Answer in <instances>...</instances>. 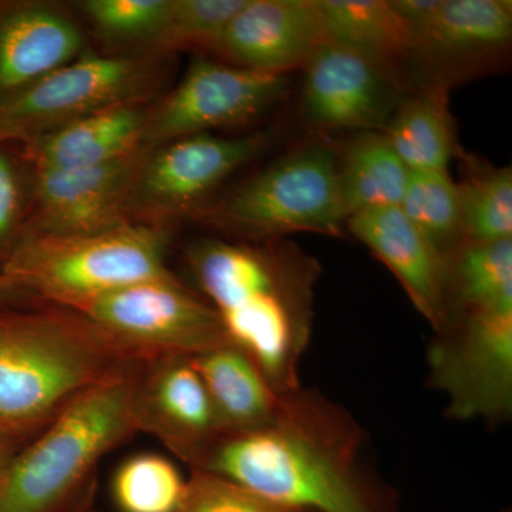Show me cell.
I'll use <instances>...</instances> for the list:
<instances>
[{
  "mask_svg": "<svg viewBox=\"0 0 512 512\" xmlns=\"http://www.w3.org/2000/svg\"><path fill=\"white\" fill-rule=\"evenodd\" d=\"M288 76L241 69L197 56L181 82L148 107L144 148L178 138L247 127L288 93Z\"/></svg>",
  "mask_w": 512,
  "mask_h": 512,
  "instance_id": "obj_11",
  "label": "cell"
},
{
  "mask_svg": "<svg viewBox=\"0 0 512 512\" xmlns=\"http://www.w3.org/2000/svg\"><path fill=\"white\" fill-rule=\"evenodd\" d=\"M185 485L187 480L168 458L143 453L117 468L111 490L123 512H178Z\"/></svg>",
  "mask_w": 512,
  "mask_h": 512,
  "instance_id": "obj_28",
  "label": "cell"
},
{
  "mask_svg": "<svg viewBox=\"0 0 512 512\" xmlns=\"http://www.w3.org/2000/svg\"><path fill=\"white\" fill-rule=\"evenodd\" d=\"M345 227L396 276L431 328H439L446 299V261L402 210L357 212L346 220Z\"/></svg>",
  "mask_w": 512,
  "mask_h": 512,
  "instance_id": "obj_18",
  "label": "cell"
},
{
  "mask_svg": "<svg viewBox=\"0 0 512 512\" xmlns=\"http://www.w3.org/2000/svg\"><path fill=\"white\" fill-rule=\"evenodd\" d=\"M170 229L128 224L76 235L22 234L0 275L33 301L79 313L100 296L171 276Z\"/></svg>",
  "mask_w": 512,
  "mask_h": 512,
  "instance_id": "obj_5",
  "label": "cell"
},
{
  "mask_svg": "<svg viewBox=\"0 0 512 512\" xmlns=\"http://www.w3.org/2000/svg\"><path fill=\"white\" fill-rule=\"evenodd\" d=\"M410 170L383 131H363L339 158V185L346 218L357 212L400 208Z\"/></svg>",
  "mask_w": 512,
  "mask_h": 512,
  "instance_id": "obj_23",
  "label": "cell"
},
{
  "mask_svg": "<svg viewBox=\"0 0 512 512\" xmlns=\"http://www.w3.org/2000/svg\"><path fill=\"white\" fill-rule=\"evenodd\" d=\"M245 0H171L163 29L144 56L173 57L180 52H210Z\"/></svg>",
  "mask_w": 512,
  "mask_h": 512,
  "instance_id": "obj_29",
  "label": "cell"
},
{
  "mask_svg": "<svg viewBox=\"0 0 512 512\" xmlns=\"http://www.w3.org/2000/svg\"><path fill=\"white\" fill-rule=\"evenodd\" d=\"M171 57L86 52L0 100V143L22 144L100 111L156 101Z\"/></svg>",
  "mask_w": 512,
  "mask_h": 512,
  "instance_id": "obj_7",
  "label": "cell"
},
{
  "mask_svg": "<svg viewBox=\"0 0 512 512\" xmlns=\"http://www.w3.org/2000/svg\"><path fill=\"white\" fill-rule=\"evenodd\" d=\"M33 301L28 293L20 291L0 275V308H12Z\"/></svg>",
  "mask_w": 512,
  "mask_h": 512,
  "instance_id": "obj_33",
  "label": "cell"
},
{
  "mask_svg": "<svg viewBox=\"0 0 512 512\" xmlns=\"http://www.w3.org/2000/svg\"><path fill=\"white\" fill-rule=\"evenodd\" d=\"M188 264L231 345L276 393L302 386L299 367L312 339L322 266L295 242H195Z\"/></svg>",
  "mask_w": 512,
  "mask_h": 512,
  "instance_id": "obj_2",
  "label": "cell"
},
{
  "mask_svg": "<svg viewBox=\"0 0 512 512\" xmlns=\"http://www.w3.org/2000/svg\"><path fill=\"white\" fill-rule=\"evenodd\" d=\"M32 168L19 144L0 143V262L16 244L28 217Z\"/></svg>",
  "mask_w": 512,
  "mask_h": 512,
  "instance_id": "obj_30",
  "label": "cell"
},
{
  "mask_svg": "<svg viewBox=\"0 0 512 512\" xmlns=\"http://www.w3.org/2000/svg\"><path fill=\"white\" fill-rule=\"evenodd\" d=\"M134 362L84 387L0 477V512H52L136 427Z\"/></svg>",
  "mask_w": 512,
  "mask_h": 512,
  "instance_id": "obj_4",
  "label": "cell"
},
{
  "mask_svg": "<svg viewBox=\"0 0 512 512\" xmlns=\"http://www.w3.org/2000/svg\"><path fill=\"white\" fill-rule=\"evenodd\" d=\"M406 69L420 83H446L483 73L503 60L512 40L510 0H439L426 20L409 30Z\"/></svg>",
  "mask_w": 512,
  "mask_h": 512,
  "instance_id": "obj_12",
  "label": "cell"
},
{
  "mask_svg": "<svg viewBox=\"0 0 512 512\" xmlns=\"http://www.w3.org/2000/svg\"><path fill=\"white\" fill-rule=\"evenodd\" d=\"M217 410L225 434L264 426L274 416L281 394L261 370L231 343L192 357Z\"/></svg>",
  "mask_w": 512,
  "mask_h": 512,
  "instance_id": "obj_22",
  "label": "cell"
},
{
  "mask_svg": "<svg viewBox=\"0 0 512 512\" xmlns=\"http://www.w3.org/2000/svg\"><path fill=\"white\" fill-rule=\"evenodd\" d=\"M271 141L268 133L198 134L148 150L131 194V222L168 228L194 217L225 180L251 163Z\"/></svg>",
  "mask_w": 512,
  "mask_h": 512,
  "instance_id": "obj_10",
  "label": "cell"
},
{
  "mask_svg": "<svg viewBox=\"0 0 512 512\" xmlns=\"http://www.w3.org/2000/svg\"><path fill=\"white\" fill-rule=\"evenodd\" d=\"M178 512H303L265 500L234 481L195 470Z\"/></svg>",
  "mask_w": 512,
  "mask_h": 512,
  "instance_id": "obj_31",
  "label": "cell"
},
{
  "mask_svg": "<svg viewBox=\"0 0 512 512\" xmlns=\"http://www.w3.org/2000/svg\"><path fill=\"white\" fill-rule=\"evenodd\" d=\"M171 0H83L80 15L104 46L144 55L163 29Z\"/></svg>",
  "mask_w": 512,
  "mask_h": 512,
  "instance_id": "obj_27",
  "label": "cell"
},
{
  "mask_svg": "<svg viewBox=\"0 0 512 512\" xmlns=\"http://www.w3.org/2000/svg\"><path fill=\"white\" fill-rule=\"evenodd\" d=\"M400 210L444 261L464 244L458 185L448 170L410 171Z\"/></svg>",
  "mask_w": 512,
  "mask_h": 512,
  "instance_id": "obj_25",
  "label": "cell"
},
{
  "mask_svg": "<svg viewBox=\"0 0 512 512\" xmlns=\"http://www.w3.org/2000/svg\"><path fill=\"white\" fill-rule=\"evenodd\" d=\"M493 305H512V239L464 242L446 261L444 312Z\"/></svg>",
  "mask_w": 512,
  "mask_h": 512,
  "instance_id": "obj_24",
  "label": "cell"
},
{
  "mask_svg": "<svg viewBox=\"0 0 512 512\" xmlns=\"http://www.w3.org/2000/svg\"><path fill=\"white\" fill-rule=\"evenodd\" d=\"M451 86L421 83L403 94L383 134L410 171L448 170L460 156Z\"/></svg>",
  "mask_w": 512,
  "mask_h": 512,
  "instance_id": "obj_21",
  "label": "cell"
},
{
  "mask_svg": "<svg viewBox=\"0 0 512 512\" xmlns=\"http://www.w3.org/2000/svg\"><path fill=\"white\" fill-rule=\"evenodd\" d=\"M18 434L0 423V477L18 453Z\"/></svg>",
  "mask_w": 512,
  "mask_h": 512,
  "instance_id": "obj_32",
  "label": "cell"
},
{
  "mask_svg": "<svg viewBox=\"0 0 512 512\" xmlns=\"http://www.w3.org/2000/svg\"><path fill=\"white\" fill-rule=\"evenodd\" d=\"M86 52V33L66 6L0 0V100Z\"/></svg>",
  "mask_w": 512,
  "mask_h": 512,
  "instance_id": "obj_17",
  "label": "cell"
},
{
  "mask_svg": "<svg viewBox=\"0 0 512 512\" xmlns=\"http://www.w3.org/2000/svg\"><path fill=\"white\" fill-rule=\"evenodd\" d=\"M147 148L100 167L32 168L28 217L22 234L76 235L134 224L130 200Z\"/></svg>",
  "mask_w": 512,
  "mask_h": 512,
  "instance_id": "obj_13",
  "label": "cell"
},
{
  "mask_svg": "<svg viewBox=\"0 0 512 512\" xmlns=\"http://www.w3.org/2000/svg\"><path fill=\"white\" fill-rule=\"evenodd\" d=\"M134 360L63 308H0V423L15 434L52 420L84 387Z\"/></svg>",
  "mask_w": 512,
  "mask_h": 512,
  "instance_id": "obj_3",
  "label": "cell"
},
{
  "mask_svg": "<svg viewBox=\"0 0 512 512\" xmlns=\"http://www.w3.org/2000/svg\"><path fill=\"white\" fill-rule=\"evenodd\" d=\"M303 70L302 117L316 130L384 131L404 94L375 66L329 42Z\"/></svg>",
  "mask_w": 512,
  "mask_h": 512,
  "instance_id": "obj_14",
  "label": "cell"
},
{
  "mask_svg": "<svg viewBox=\"0 0 512 512\" xmlns=\"http://www.w3.org/2000/svg\"><path fill=\"white\" fill-rule=\"evenodd\" d=\"M427 350L429 383L447 416L507 423L512 416V305L453 306Z\"/></svg>",
  "mask_w": 512,
  "mask_h": 512,
  "instance_id": "obj_8",
  "label": "cell"
},
{
  "mask_svg": "<svg viewBox=\"0 0 512 512\" xmlns=\"http://www.w3.org/2000/svg\"><path fill=\"white\" fill-rule=\"evenodd\" d=\"M194 218L247 241L293 234L340 237L346 225L339 157L328 144L296 148L262 168Z\"/></svg>",
  "mask_w": 512,
  "mask_h": 512,
  "instance_id": "obj_6",
  "label": "cell"
},
{
  "mask_svg": "<svg viewBox=\"0 0 512 512\" xmlns=\"http://www.w3.org/2000/svg\"><path fill=\"white\" fill-rule=\"evenodd\" d=\"M326 42L348 50L403 87L409 29L390 0H319Z\"/></svg>",
  "mask_w": 512,
  "mask_h": 512,
  "instance_id": "obj_20",
  "label": "cell"
},
{
  "mask_svg": "<svg viewBox=\"0 0 512 512\" xmlns=\"http://www.w3.org/2000/svg\"><path fill=\"white\" fill-rule=\"evenodd\" d=\"M458 185L464 242L512 239V170L468 161Z\"/></svg>",
  "mask_w": 512,
  "mask_h": 512,
  "instance_id": "obj_26",
  "label": "cell"
},
{
  "mask_svg": "<svg viewBox=\"0 0 512 512\" xmlns=\"http://www.w3.org/2000/svg\"><path fill=\"white\" fill-rule=\"evenodd\" d=\"M325 42L319 0H245L212 55L241 69L288 76Z\"/></svg>",
  "mask_w": 512,
  "mask_h": 512,
  "instance_id": "obj_16",
  "label": "cell"
},
{
  "mask_svg": "<svg viewBox=\"0 0 512 512\" xmlns=\"http://www.w3.org/2000/svg\"><path fill=\"white\" fill-rule=\"evenodd\" d=\"M79 313L131 360L194 357L228 343L214 308L174 275L107 293Z\"/></svg>",
  "mask_w": 512,
  "mask_h": 512,
  "instance_id": "obj_9",
  "label": "cell"
},
{
  "mask_svg": "<svg viewBox=\"0 0 512 512\" xmlns=\"http://www.w3.org/2000/svg\"><path fill=\"white\" fill-rule=\"evenodd\" d=\"M134 412L137 430L153 434L195 468L225 434L191 356L154 360L141 376Z\"/></svg>",
  "mask_w": 512,
  "mask_h": 512,
  "instance_id": "obj_15",
  "label": "cell"
},
{
  "mask_svg": "<svg viewBox=\"0 0 512 512\" xmlns=\"http://www.w3.org/2000/svg\"><path fill=\"white\" fill-rule=\"evenodd\" d=\"M150 104L100 111L19 144L35 170L72 171L100 167L144 148Z\"/></svg>",
  "mask_w": 512,
  "mask_h": 512,
  "instance_id": "obj_19",
  "label": "cell"
},
{
  "mask_svg": "<svg viewBox=\"0 0 512 512\" xmlns=\"http://www.w3.org/2000/svg\"><path fill=\"white\" fill-rule=\"evenodd\" d=\"M195 470L303 512H399L370 466L367 434L345 407L313 389L281 394L272 419L227 433Z\"/></svg>",
  "mask_w": 512,
  "mask_h": 512,
  "instance_id": "obj_1",
  "label": "cell"
}]
</instances>
